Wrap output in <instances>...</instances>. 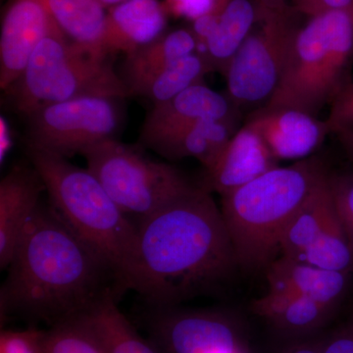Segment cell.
Masks as SVG:
<instances>
[{"label": "cell", "instance_id": "cell-1", "mask_svg": "<svg viewBox=\"0 0 353 353\" xmlns=\"http://www.w3.org/2000/svg\"><path fill=\"white\" fill-rule=\"evenodd\" d=\"M143 294L152 307L210 292L239 267L222 211L196 185L138 225Z\"/></svg>", "mask_w": 353, "mask_h": 353}, {"label": "cell", "instance_id": "cell-2", "mask_svg": "<svg viewBox=\"0 0 353 353\" xmlns=\"http://www.w3.org/2000/svg\"><path fill=\"white\" fill-rule=\"evenodd\" d=\"M7 268L2 321L21 316L53 326L80 315L110 290L122 294L108 267L43 202Z\"/></svg>", "mask_w": 353, "mask_h": 353}, {"label": "cell", "instance_id": "cell-3", "mask_svg": "<svg viewBox=\"0 0 353 353\" xmlns=\"http://www.w3.org/2000/svg\"><path fill=\"white\" fill-rule=\"evenodd\" d=\"M27 153L60 219L108 267L121 292L143 294L138 226L88 168L30 145Z\"/></svg>", "mask_w": 353, "mask_h": 353}, {"label": "cell", "instance_id": "cell-4", "mask_svg": "<svg viewBox=\"0 0 353 353\" xmlns=\"http://www.w3.org/2000/svg\"><path fill=\"white\" fill-rule=\"evenodd\" d=\"M327 174L319 158L309 157L221 196L239 267L256 270L277 259L285 228Z\"/></svg>", "mask_w": 353, "mask_h": 353}, {"label": "cell", "instance_id": "cell-5", "mask_svg": "<svg viewBox=\"0 0 353 353\" xmlns=\"http://www.w3.org/2000/svg\"><path fill=\"white\" fill-rule=\"evenodd\" d=\"M305 18L292 39L277 88L264 106L316 116L352 81L353 9Z\"/></svg>", "mask_w": 353, "mask_h": 353}, {"label": "cell", "instance_id": "cell-6", "mask_svg": "<svg viewBox=\"0 0 353 353\" xmlns=\"http://www.w3.org/2000/svg\"><path fill=\"white\" fill-rule=\"evenodd\" d=\"M20 113L82 97L123 99L129 95L123 78L108 57L88 50L58 30L46 36L32 53L10 90Z\"/></svg>", "mask_w": 353, "mask_h": 353}, {"label": "cell", "instance_id": "cell-7", "mask_svg": "<svg viewBox=\"0 0 353 353\" xmlns=\"http://www.w3.org/2000/svg\"><path fill=\"white\" fill-rule=\"evenodd\" d=\"M82 155L109 196L138 225L196 185L176 167L115 139L88 148Z\"/></svg>", "mask_w": 353, "mask_h": 353}, {"label": "cell", "instance_id": "cell-8", "mask_svg": "<svg viewBox=\"0 0 353 353\" xmlns=\"http://www.w3.org/2000/svg\"><path fill=\"white\" fill-rule=\"evenodd\" d=\"M299 16L290 6L281 11L261 8L259 22L225 74L226 94L241 110L262 108L273 95L292 39L301 25Z\"/></svg>", "mask_w": 353, "mask_h": 353}, {"label": "cell", "instance_id": "cell-9", "mask_svg": "<svg viewBox=\"0 0 353 353\" xmlns=\"http://www.w3.org/2000/svg\"><path fill=\"white\" fill-rule=\"evenodd\" d=\"M118 99L82 97L38 109L27 116V145L69 158L114 139L121 123Z\"/></svg>", "mask_w": 353, "mask_h": 353}, {"label": "cell", "instance_id": "cell-10", "mask_svg": "<svg viewBox=\"0 0 353 353\" xmlns=\"http://www.w3.org/2000/svg\"><path fill=\"white\" fill-rule=\"evenodd\" d=\"M329 174L290 221L280 255L327 270L353 271V248L334 204Z\"/></svg>", "mask_w": 353, "mask_h": 353}, {"label": "cell", "instance_id": "cell-11", "mask_svg": "<svg viewBox=\"0 0 353 353\" xmlns=\"http://www.w3.org/2000/svg\"><path fill=\"white\" fill-rule=\"evenodd\" d=\"M146 331L161 353H254L240 322L223 311L152 307Z\"/></svg>", "mask_w": 353, "mask_h": 353}, {"label": "cell", "instance_id": "cell-12", "mask_svg": "<svg viewBox=\"0 0 353 353\" xmlns=\"http://www.w3.org/2000/svg\"><path fill=\"white\" fill-rule=\"evenodd\" d=\"M58 30L46 0H12L4 14L0 34L1 90H10L38 44Z\"/></svg>", "mask_w": 353, "mask_h": 353}, {"label": "cell", "instance_id": "cell-13", "mask_svg": "<svg viewBox=\"0 0 353 353\" xmlns=\"http://www.w3.org/2000/svg\"><path fill=\"white\" fill-rule=\"evenodd\" d=\"M245 124L259 132L278 161L311 157L331 134L326 120L292 108L262 106L248 114Z\"/></svg>", "mask_w": 353, "mask_h": 353}, {"label": "cell", "instance_id": "cell-14", "mask_svg": "<svg viewBox=\"0 0 353 353\" xmlns=\"http://www.w3.org/2000/svg\"><path fill=\"white\" fill-rule=\"evenodd\" d=\"M241 110L227 94L197 83L170 101L153 105L141 132V141L150 145L158 139L201 120H221L239 124Z\"/></svg>", "mask_w": 353, "mask_h": 353}, {"label": "cell", "instance_id": "cell-15", "mask_svg": "<svg viewBox=\"0 0 353 353\" xmlns=\"http://www.w3.org/2000/svg\"><path fill=\"white\" fill-rule=\"evenodd\" d=\"M278 163L259 132L245 124L230 139L215 166L205 172L201 185L223 196L276 168Z\"/></svg>", "mask_w": 353, "mask_h": 353}, {"label": "cell", "instance_id": "cell-16", "mask_svg": "<svg viewBox=\"0 0 353 353\" xmlns=\"http://www.w3.org/2000/svg\"><path fill=\"white\" fill-rule=\"evenodd\" d=\"M46 190L36 169L16 165L0 183V267L6 269Z\"/></svg>", "mask_w": 353, "mask_h": 353}, {"label": "cell", "instance_id": "cell-17", "mask_svg": "<svg viewBox=\"0 0 353 353\" xmlns=\"http://www.w3.org/2000/svg\"><path fill=\"white\" fill-rule=\"evenodd\" d=\"M169 14L159 0H129L109 7L101 48L106 55H126L165 34Z\"/></svg>", "mask_w": 353, "mask_h": 353}, {"label": "cell", "instance_id": "cell-18", "mask_svg": "<svg viewBox=\"0 0 353 353\" xmlns=\"http://www.w3.org/2000/svg\"><path fill=\"white\" fill-rule=\"evenodd\" d=\"M352 273L332 271L314 265L280 256L267 266L269 292H285L339 307L347 294Z\"/></svg>", "mask_w": 353, "mask_h": 353}, {"label": "cell", "instance_id": "cell-19", "mask_svg": "<svg viewBox=\"0 0 353 353\" xmlns=\"http://www.w3.org/2000/svg\"><path fill=\"white\" fill-rule=\"evenodd\" d=\"M252 309L289 341L321 333L336 311L308 297L269 290L253 301Z\"/></svg>", "mask_w": 353, "mask_h": 353}, {"label": "cell", "instance_id": "cell-20", "mask_svg": "<svg viewBox=\"0 0 353 353\" xmlns=\"http://www.w3.org/2000/svg\"><path fill=\"white\" fill-rule=\"evenodd\" d=\"M238 124L221 120H201L167 134L150 148L169 159L192 157L210 171L217 163Z\"/></svg>", "mask_w": 353, "mask_h": 353}, {"label": "cell", "instance_id": "cell-21", "mask_svg": "<svg viewBox=\"0 0 353 353\" xmlns=\"http://www.w3.org/2000/svg\"><path fill=\"white\" fill-rule=\"evenodd\" d=\"M120 296L110 290L76 317L87 325L108 353H161L123 314L118 306Z\"/></svg>", "mask_w": 353, "mask_h": 353}, {"label": "cell", "instance_id": "cell-22", "mask_svg": "<svg viewBox=\"0 0 353 353\" xmlns=\"http://www.w3.org/2000/svg\"><path fill=\"white\" fill-rule=\"evenodd\" d=\"M261 8L256 0H229L220 13L214 32L199 54L211 71L225 76L228 67L259 22Z\"/></svg>", "mask_w": 353, "mask_h": 353}, {"label": "cell", "instance_id": "cell-23", "mask_svg": "<svg viewBox=\"0 0 353 353\" xmlns=\"http://www.w3.org/2000/svg\"><path fill=\"white\" fill-rule=\"evenodd\" d=\"M196 51V41L190 30L178 29L165 32L153 43L130 53L123 78L129 94L139 83Z\"/></svg>", "mask_w": 353, "mask_h": 353}, {"label": "cell", "instance_id": "cell-24", "mask_svg": "<svg viewBox=\"0 0 353 353\" xmlns=\"http://www.w3.org/2000/svg\"><path fill=\"white\" fill-rule=\"evenodd\" d=\"M53 20L65 36L88 50L105 55L101 41L108 8L101 0H46Z\"/></svg>", "mask_w": 353, "mask_h": 353}, {"label": "cell", "instance_id": "cell-25", "mask_svg": "<svg viewBox=\"0 0 353 353\" xmlns=\"http://www.w3.org/2000/svg\"><path fill=\"white\" fill-rule=\"evenodd\" d=\"M208 72L211 69L205 59L199 53H192L139 83L131 94L145 97L157 105L170 101L192 85L204 83V77Z\"/></svg>", "mask_w": 353, "mask_h": 353}, {"label": "cell", "instance_id": "cell-26", "mask_svg": "<svg viewBox=\"0 0 353 353\" xmlns=\"http://www.w3.org/2000/svg\"><path fill=\"white\" fill-rule=\"evenodd\" d=\"M39 353H108L87 325L74 317L39 330Z\"/></svg>", "mask_w": 353, "mask_h": 353}, {"label": "cell", "instance_id": "cell-27", "mask_svg": "<svg viewBox=\"0 0 353 353\" xmlns=\"http://www.w3.org/2000/svg\"><path fill=\"white\" fill-rule=\"evenodd\" d=\"M336 211L353 248V175L329 174Z\"/></svg>", "mask_w": 353, "mask_h": 353}, {"label": "cell", "instance_id": "cell-28", "mask_svg": "<svg viewBox=\"0 0 353 353\" xmlns=\"http://www.w3.org/2000/svg\"><path fill=\"white\" fill-rule=\"evenodd\" d=\"M229 0H164L169 16L192 21L208 15L222 12Z\"/></svg>", "mask_w": 353, "mask_h": 353}, {"label": "cell", "instance_id": "cell-29", "mask_svg": "<svg viewBox=\"0 0 353 353\" xmlns=\"http://www.w3.org/2000/svg\"><path fill=\"white\" fill-rule=\"evenodd\" d=\"M331 134L339 131H353V82L345 85L331 103L326 119Z\"/></svg>", "mask_w": 353, "mask_h": 353}, {"label": "cell", "instance_id": "cell-30", "mask_svg": "<svg viewBox=\"0 0 353 353\" xmlns=\"http://www.w3.org/2000/svg\"><path fill=\"white\" fill-rule=\"evenodd\" d=\"M39 330L2 331L0 336V353H39Z\"/></svg>", "mask_w": 353, "mask_h": 353}, {"label": "cell", "instance_id": "cell-31", "mask_svg": "<svg viewBox=\"0 0 353 353\" xmlns=\"http://www.w3.org/2000/svg\"><path fill=\"white\" fill-rule=\"evenodd\" d=\"M292 8L304 17L339 9H353V0H292Z\"/></svg>", "mask_w": 353, "mask_h": 353}, {"label": "cell", "instance_id": "cell-32", "mask_svg": "<svg viewBox=\"0 0 353 353\" xmlns=\"http://www.w3.org/2000/svg\"><path fill=\"white\" fill-rule=\"evenodd\" d=\"M322 353H353V316L340 328L325 334Z\"/></svg>", "mask_w": 353, "mask_h": 353}, {"label": "cell", "instance_id": "cell-33", "mask_svg": "<svg viewBox=\"0 0 353 353\" xmlns=\"http://www.w3.org/2000/svg\"><path fill=\"white\" fill-rule=\"evenodd\" d=\"M325 334L319 333L307 338L288 341L278 353H322Z\"/></svg>", "mask_w": 353, "mask_h": 353}, {"label": "cell", "instance_id": "cell-34", "mask_svg": "<svg viewBox=\"0 0 353 353\" xmlns=\"http://www.w3.org/2000/svg\"><path fill=\"white\" fill-rule=\"evenodd\" d=\"M12 146V134L6 118H0V160L3 163Z\"/></svg>", "mask_w": 353, "mask_h": 353}, {"label": "cell", "instance_id": "cell-35", "mask_svg": "<svg viewBox=\"0 0 353 353\" xmlns=\"http://www.w3.org/2000/svg\"><path fill=\"white\" fill-rule=\"evenodd\" d=\"M348 157L353 160V131H339L334 132Z\"/></svg>", "mask_w": 353, "mask_h": 353}, {"label": "cell", "instance_id": "cell-36", "mask_svg": "<svg viewBox=\"0 0 353 353\" xmlns=\"http://www.w3.org/2000/svg\"><path fill=\"white\" fill-rule=\"evenodd\" d=\"M256 1L263 10L267 11L284 10L290 6L287 0H256Z\"/></svg>", "mask_w": 353, "mask_h": 353}, {"label": "cell", "instance_id": "cell-37", "mask_svg": "<svg viewBox=\"0 0 353 353\" xmlns=\"http://www.w3.org/2000/svg\"><path fill=\"white\" fill-rule=\"evenodd\" d=\"M101 3L108 9L109 7L116 6V4L122 3V2L129 1V0H101Z\"/></svg>", "mask_w": 353, "mask_h": 353}]
</instances>
